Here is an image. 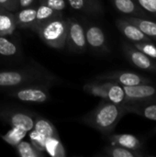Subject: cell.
Segmentation results:
<instances>
[{
  "label": "cell",
  "mask_w": 156,
  "mask_h": 157,
  "mask_svg": "<svg viewBox=\"0 0 156 157\" xmlns=\"http://www.w3.org/2000/svg\"><path fill=\"white\" fill-rule=\"evenodd\" d=\"M58 78L39 64L14 70H0V91H7L31 84H52Z\"/></svg>",
  "instance_id": "cell-1"
},
{
  "label": "cell",
  "mask_w": 156,
  "mask_h": 157,
  "mask_svg": "<svg viewBox=\"0 0 156 157\" xmlns=\"http://www.w3.org/2000/svg\"><path fill=\"white\" fill-rule=\"evenodd\" d=\"M126 114L123 106L101 99L98 105L84 115L79 121L98 131L103 135H109Z\"/></svg>",
  "instance_id": "cell-2"
},
{
  "label": "cell",
  "mask_w": 156,
  "mask_h": 157,
  "mask_svg": "<svg viewBox=\"0 0 156 157\" xmlns=\"http://www.w3.org/2000/svg\"><path fill=\"white\" fill-rule=\"evenodd\" d=\"M66 18L63 16L56 17L43 23L36 31L40 40L49 47L55 50H63L66 45L67 35Z\"/></svg>",
  "instance_id": "cell-3"
},
{
  "label": "cell",
  "mask_w": 156,
  "mask_h": 157,
  "mask_svg": "<svg viewBox=\"0 0 156 157\" xmlns=\"http://www.w3.org/2000/svg\"><path fill=\"white\" fill-rule=\"evenodd\" d=\"M52 84H31L7 90V96L27 103H45L50 100V88Z\"/></svg>",
  "instance_id": "cell-4"
},
{
  "label": "cell",
  "mask_w": 156,
  "mask_h": 157,
  "mask_svg": "<svg viewBox=\"0 0 156 157\" xmlns=\"http://www.w3.org/2000/svg\"><path fill=\"white\" fill-rule=\"evenodd\" d=\"M36 114L25 109L4 108L0 109V119L11 127L20 128L26 132L33 129Z\"/></svg>",
  "instance_id": "cell-5"
},
{
  "label": "cell",
  "mask_w": 156,
  "mask_h": 157,
  "mask_svg": "<svg viewBox=\"0 0 156 157\" xmlns=\"http://www.w3.org/2000/svg\"><path fill=\"white\" fill-rule=\"evenodd\" d=\"M67 21L68 24L65 47L73 52H85L87 49V43L84 26L73 17L67 18Z\"/></svg>",
  "instance_id": "cell-6"
},
{
  "label": "cell",
  "mask_w": 156,
  "mask_h": 157,
  "mask_svg": "<svg viewBox=\"0 0 156 157\" xmlns=\"http://www.w3.org/2000/svg\"><path fill=\"white\" fill-rule=\"evenodd\" d=\"M97 81H112L123 86H137L143 84H153V80L131 71H112L95 76Z\"/></svg>",
  "instance_id": "cell-7"
},
{
  "label": "cell",
  "mask_w": 156,
  "mask_h": 157,
  "mask_svg": "<svg viewBox=\"0 0 156 157\" xmlns=\"http://www.w3.org/2000/svg\"><path fill=\"white\" fill-rule=\"evenodd\" d=\"M122 52L127 60L136 68L156 74V61L150 58L138 49H136L131 42H122Z\"/></svg>",
  "instance_id": "cell-8"
},
{
  "label": "cell",
  "mask_w": 156,
  "mask_h": 157,
  "mask_svg": "<svg viewBox=\"0 0 156 157\" xmlns=\"http://www.w3.org/2000/svg\"><path fill=\"white\" fill-rule=\"evenodd\" d=\"M84 28L87 47H89L95 52L101 54H107L110 52L106 34L99 26L87 23L86 26H84Z\"/></svg>",
  "instance_id": "cell-9"
},
{
  "label": "cell",
  "mask_w": 156,
  "mask_h": 157,
  "mask_svg": "<svg viewBox=\"0 0 156 157\" xmlns=\"http://www.w3.org/2000/svg\"><path fill=\"white\" fill-rule=\"evenodd\" d=\"M123 89L126 96L125 103L156 99V86L154 83L123 86Z\"/></svg>",
  "instance_id": "cell-10"
},
{
  "label": "cell",
  "mask_w": 156,
  "mask_h": 157,
  "mask_svg": "<svg viewBox=\"0 0 156 157\" xmlns=\"http://www.w3.org/2000/svg\"><path fill=\"white\" fill-rule=\"evenodd\" d=\"M108 142L110 144L122 146L124 148L132 150V151H141L146 152L145 150V142L134 134L129 133H115L108 135Z\"/></svg>",
  "instance_id": "cell-11"
},
{
  "label": "cell",
  "mask_w": 156,
  "mask_h": 157,
  "mask_svg": "<svg viewBox=\"0 0 156 157\" xmlns=\"http://www.w3.org/2000/svg\"><path fill=\"white\" fill-rule=\"evenodd\" d=\"M127 114H136L150 121H156V99L128 102L122 105Z\"/></svg>",
  "instance_id": "cell-12"
},
{
  "label": "cell",
  "mask_w": 156,
  "mask_h": 157,
  "mask_svg": "<svg viewBox=\"0 0 156 157\" xmlns=\"http://www.w3.org/2000/svg\"><path fill=\"white\" fill-rule=\"evenodd\" d=\"M116 26L121 34L130 41V42H140V41H149L152 40L148 36H146L138 27L127 20L124 17L117 18ZM154 41V40H153Z\"/></svg>",
  "instance_id": "cell-13"
},
{
  "label": "cell",
  "mask_w": 156,
  "mask_h": 157,
  "mask_svg": "<svg viewBox=\"0 0 156 157\" xmlns=\"http://www.w3.org/2000/svg\"><path fill=\"white\" fill-rule=\"evenodd\" d=\"M75 11L88 16H102L105 13L101 0H65Z\"/></svg>",
  "instance_id": "cell-14"
},
{
  "label": "cell",
  "mask_w": 156,
  "mask_h": 157,
  "mask_svg": "<svg viewBox=\"0 0 156 157\" xmlns=\"http://www.w3.org/2000/svg\"><path fill=\"white\" fill-rule=\"evenodd\" d=\"M110 2L119 12L125 16L143 18H149L151 17V15L143 9L134 0H110Z\"/></svg>",
  "instance_id": "cell-15"
},
{
  "label": "cell",
  "mask_w": 156,
  "mask_h": 157,
  "mask_svg": "<svg viewBox=\"0 0 156 157\" xmlns=\"http://www.w3.org/2000/svg\"><path fill=\"white\" fill-rule=\"evenodd\" d=\"M37 6H29L14 12L17 29H29L33 31L36 21Z\"/></svg>",
  "instance_id": "cell-16"
},
{
  "label": "cell",
  "mask_w": 156,
  "mask_h": 157,
  "mask_svg": "<svg viewBox=\"0 0 156 157\" xmlns=\"http://www.w3.org/2000/svg\"><path fill=\"white\" fill-rule=\"evenodd\" d=\"M102 156L107 157H150L151 155L146 152L132 151L122 146L109 144L102 150Z\"/></svg>",
  "instance_id": "cell-17"
},
{
  "label": "cell",
  "mask_w": 156,
  "mask_h": 157,
  "mask_svg": "<svg viewBox=\"0 0 156 157\" xmlns=\"http://www.w3.org/2000/svg\"><path fill=\"white\" fill-rule=\"evenodd\" d=\"M103 83L107 89L108 101L121 106L124 105L126 102V96L123 86L112 81H103Z\"/></svg>",
  "instance_id": "cell-18"
},
{
  "label": "cell",
  "mask_w": 156,
  "mask_h": 157,
  "mask_svg": "<svg viewBox=\"0 0 156 157\" xmlns=\"http://www.w3.org/2000/svg\"><path fill=\"white\" fill-rule=\"evenodd\" d=\"M127 20L138 27L146 36H148L152 40L156 41V22L149 18L137 17H124Z\"/></svg>",
  "instance_id": "cell-19"
},
{
  "label": "cell",
  "mask_w": 156,
  "mask_h": 157,
  "mask_svg": "<svg viewBox=\"0 0 156 157\" xmlns=\"http://www.w3.org/2000/svg\"><path fill=\"white\" fill-rule=\"evenodd\" d=\"M33 129L42 134L44 137H55V138H60V135L53 125V123L49 121L46 118H43L41 116L36 115L35 120H34V126Z\"/></svg>",
  "instance_id": "cell-20"
},
{
  "label": "cell",
  "mask_w": 156,
  "mask_h": 157,
  "mask_svg": "<svg viewBox=\"0 0 156 157\" xmlns=\"http://www.w3.org/2000/svg\"><path fill=\"white\" fill-rule=\"evenodd\" d=\"M17 29L14 12L5 9L0 11V36H10Z\"/></svg>",
  "instance_id": "cell-21"
},
{
  "label": "cell",
  "mask_w": 156,
  "mask_h": 157,
  "mask_svg": "<svg viewBox=\"0 0 156 157\" xmlns=\"http://www.w3.org/2000/svg\"><path fill=\"white\" fill-rule=\"evenodd\" d=\"M63 16V14H60L58 12H56L55 10H53L52 8L49 7L48 6L42 4V3H39L38 6H37V13H36V21H35V26H34V29L33 32H36L37 29L45 22L49 21L51 18H54L56 17H61Z\"/></svg>",
  "instance_id": "cell-22"
},
{
  "label": "cell",
  "mask_w": 156,
  "mask_h": 157,
  "mask_svg": "<svg viewBox=\"0 0 156 157\" xmlns=\"http://www.w3.org/2000/svg\"><path fill=\"white\" fill-rule=\"evenodd\" d=\"M20 48L7 36H0V55L3 57H16L19 55Z\"/></svg>",
  "instance_id": "cell-23"
},
{
  "label": "cell",
  "mask_w": 156,
  "mask_h": 157,
  "mask_svg": "<svg viewBox=\"0 0 156 157\" xmlns=\"http://www.w3.org/2000/svg\"><path fill=\"white\" fill-rule=\"evenodd\" d=\"M45 153L52 157L66 156L65 149L60 138L48 137L45 140Z\"/></svg>",
  "instance_id": "cell-24"
},
{
  "label": "cell",
  "mask_w": 156,
  "mask_h": 157,
  "mask_svg": "<svg viewBox=\"0 0 156 157\" xmlns=\"http://www.w3.org/2000/svg\"><path fill=\"white\" fill-rule=\"evenodd\" d=\"M83 90L96 98H99L104 100H108L107 89L104 86L103 81H97L94 80L92 82L86 83L83 86Z\"/></svg>",
  "instance_id": "cell-25"
},
{
  "label": "cell",
  "mask_w": 156,
  "mask_h": 157,
  "mask_svg": "<svg viewBox=\"0 0 156 157\" xmlns=\"http://www.w3.org/2000/svg\"><path fill=\"white\" fill-rule=\"evenodd\" d=\"M17 153L20 157H43L44 153L38 150L31 143L21 141L16 147Z\"/></svg>",
  "instance_id": "cell-26"
},
{
  "label": "cell",
  "mask_w": 156,
  "mask_h": 157,
  "mask_svg": "<svg viewBox=\"0 0 156 157\" xmlns=\"http://www.w3.org/2000/svg\"><path fill=\"white\" fill-rule=\"evenodd\" d=\"M28 132L20 129V128H15L12 127L11 130H9L6 134L2 135L1 138L8 144H10L13 147H16L26 136Z\"/></svg>",
  "instance_id": "cell-27"
},
{
  "label": "cell",
  "mask_w": 156,
  "mask_h": 157,
  "mask_svg": "<svg viewBox=\"0 0 156 157\" xmlns=\"http://www.w3.org/2000/svg\"><path fill=\"white\" fill-rule=\"evenodd\" d=\"M131 44L136 49H138L139 51H141L142 52H143L144 54H146L150 58H152V59L156 61V44L154 43L153 40L131 42Z\"/></svg>",
  "instance_id": "cell-28"
},
{
  "label": "cell",
  "mask_w": 156,
  "mask_h": 157,
  "mask_svg": "<svg viewBox=\"0 0 156 157\" xmlns=\"http://www.w3.org/2000/svg\"><path fill=\"white\" fill-rule=\"evenodd\" d=\"M29 139H30V143L33 144V146L35 148H37L38 150L44 153L45 152V140H46V137H44L42 134H40V132H38L34 129L29 131Z\"/></svg>",
  "instance_id": "cell-29"
},
{
  "label": "cell",
  "mask_w": 156,
  "mask_h": 157,
  "mask_svg": "<svg viewBox=\"0 0 156 157\" xmlns=\"http://www.w3.org/2000/svg\"><path fill=\"white\" fill-rule=\"evenodd\" d=\"M39 3H42L48 6L60 14H63V12L66 8L67 4L65 0H39Z\"/></svg>",
  "instance_id": "cell-30"
},
{
  "label": "cell",
  "mask_w": 156,
  "mask_h": 157,
  "mask_svg": "<svg viewBox=\"0 0 156 157\" xmlns=\"http://www.w3.org/2000/svg\"><path fill=\"white\" fill-rule=\"evenodd\" d=\"M143 9L156 18V0H134Z\"/></svg>",
  "instance_id": "cell-31"
},
{
  "label": "cell",
  "mask_w": 156,
  "mask_h": 157,
  "mask_svg": "<svg viewBox=\"0 0 156 157\" xmlns=\"http://www.w3.org/2000/svg\"><path fill=\"white\" fill-rule=\"evenodd\" d=\"M0 6L5 10L15 12L17 10V0H0Z\"/></svg>",
  "instance_id": "cell-32"
},
{
  "label": "cell",
  "mask_w": 156,
  "mask_h": 157,
  "mask_svg": "<svg viewBox=\"0 0 156 157\" xmlns=\"http://www.w3.org/2000/svg\"><path fill=\"white\" fill-rule=\"evenodd\" d=\"M35 0H17V9L32 6Z\"/></svg>",
  "instance_id": "cell-33"
},
{
  "label": "cell",
  "mask_w": 156,
  "mask_h": 157,
  "mask_svg": "<svg viewBox=\"0 0 156 157\" xmlns=\"http://www.w3.org/2000/svg\"><path fill=\"white\" fill-rule=\"evenodd\" d=\"M154 133H156V127H155V129H154Z\"/></svg>",
  "instance_id": "cell-34"
},
{
  "label": "cell",
  "mask_w": 156,
  "mask_h": 157,
  "mask_svg": "<svg viewBox=\"0 0 156 157\" xmlns=\"http://www.w3.org/2000/svg\"><path fill=\"white\" fill-rule=\"evenodd\" d=\"M2 9H3V8H2V7H1V6H0V11H1V10H2Z\"/></svg>",
  "instance_id": "cell-35"
}]
</instances>
